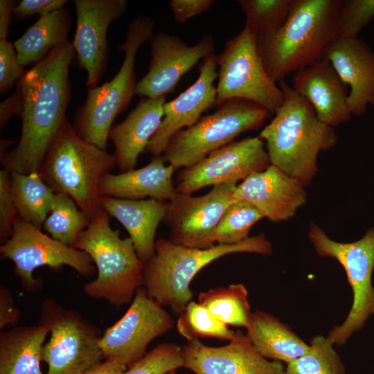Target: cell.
Returning <instances> with one entry per match:
<instances>
[{
  "mask_svg": "<svg viewBox=\"0 0 374 374\" xmlns=\"http://www.w3.org/2000/svg\"><path fill=\"white\" fill-rule=\"evenodd\" d=\"M76 57L69 41L53 48L17 82L24 96L21 134L13 149L12 141L1 140V163L20 174L39 172L44 157L66 118L71 98L69 67Z\"/></svg>",
  "mask_w": 374,
  "mask_h": 374,
  "instance_id": "1",
  "label": "cell"
},
{
  "mask_svg": "<svg viewBox=\"0 0 374 374\" xmlns=\"http://www.w3.org/2000/svg\"><path fill=\"white\" fill-rule=\"evenodd\" d=\"M278 86L283 104L258 136L265 142L270 163L305 186L316 175L318 154L335 146L337 135L285 80Z\"/></svg>",
  "mask_w": 374,
  "mask_h": 374,
  "instance_id": "2",
  "label": "cell"
},
{
  "mask_svg": "<svg viewBox=\"0 0 374 374\" xmlns=\"http://www.w3.org/2000/svg\"><path fill=\"white\" fill-rule=\"evenodd\" d=\"M341 0H295L283 25L258 35L257 48L266 72L276 82L325 57L336 39Z\"/></svg>",
  "mask_w": 374,
  "mask_h": 374,
  "instance_id": "3",
  "label": "cell"
},
{
  "mask_svg": "<svg viewBox=\"0 0 374 374\" xmlns=\"http://www.w3.org/2000/svg\"><path fill=\"white\" fill-rule=\"evenodd\" d=\"M242 252L269 256L272 245L264 234L237 244H217L204 249L186 247L160 238L155 242L154 256L144 263L143 286L149 296L179 315L192 301L190 284L196 274L219 258Z\"/></svg>",
  "mask_w": 374,
  "mask_h": 374,
  "instance_id": "4",
  "label": "cell"
},
{
  "mask_svg": "<svg viewBox=\"0 0 374 374\" xmlns=\"http://www.w3.org/2000/svg\"><path fill=\"white\" fill-rule=\"evenodd\" d=\"M115 166L114 155L82 139L66 118L39 173L55 193L69 195L91 221L104 211L99 186Z\"/></svg>",
  "mask_w": 374,
  "mask_h": 374,
  "instance_id": "5",
  "label": "cell"
},
{
  "mask_svg": "<svg viewBox=\"0 0 374 374\" xmlns=\"http://www.w3.org/2000/svg\"><path fill=\"white\" fill-rule=\"evenodd\" d=\"M73 247L86 252L97 269L96 278L85 284L84 293L120 308L132 301L143 285L144 262L130 237L122 238L112 228L103 211L91 221Z\"/></svg>",
  "mask_w": 374,
  "mask_h": 374,
  "instance_id": "6",
  "label": "cell"
},
{
  "mask_svg": "<svg viewBox=\"0 0 374 374\" xmlns=\"http://www.w3.org/2000/svg\"><path fill=\"white\" fill-rule=\"evenodd\" d=\"M154 29L149 17L138 15L130 24L125 41L123 64L116 75L100 86L87 89L84 103L76 111L73 129L84 141L106 150L109 131L118 115L129 106L136 87L134 64L137 52L150 40Z\"/></svg>",
  "mask_w": 374,
  "mask_h": 374,
  "instance_id": "7",
  "label": "cell"
},
{
  "mask_svg": "<svg viewBox=\"0 0 374 374\" xmlns=\"http://www.w3.org/2000/svg\"><path fill=\"white\" fill-rule=\"evenodd\" d=\"M269 112L244 99H233L193 126L181 130L169 141L163 158L175 170L188 168L213 151L234 141L240 134L258 128Z\"/></svg>",
  "mask_w": 374,
  "mask_h": 374,
  "instance_id": "8",
  "label": "cell"
},
{
  "mask_svg": "<svg viewBox=\"0 0 374 374\" xmlns=\"http://www.w3.org/2000/svg\"><path fill=\"white\" fill-rule=\"evenodd\" d=\"M308 238L318 255L337 260L344 269L353 290V300L345 321L328 333L332 344L344 345L351 335L361 329L374 314V227L359 240L339 242L332 240L319 226L311 223Z\"/></svg>",
  "mask_w": 374,
  "mask_h": 374,
  "instance_id": "9",
  "label": "cell"
},
{
  "mask_svg": "<svg viewBox=\"0 0 374 374\" xmlns=\"http://www.w3.org/2000/svg\"><path fill=\"white\" fill-rule=\"evenodd\" d=\"M257 42L258 35L244 26L215 56L219 66L215 106L244 99L274 114L282 105L283 92L266 72Z\"/></svg>",
  "mask_w": 374,
  "mask_h": 374,
  "instance_id": "10",
  "label": "cell"
},
{
  "mask_svg": "<svg viewBox=\"0 0 374 374\" xmlns=\"http://www.w3.org/2000/svg\"><path fill=\"white\" fill-rule=\"evenodd\" d=\"M39 321L50 328V339L42 349L46 374H82L103 358L99 346L103 334L77 312L46 299Z\"/></svg>",
  "mask_w": 374,
  "mask_h": 374,
  "instance_id": "11",
  "label": "cell"
},
{
  "mask_svg": "<svg viewBox=\"0 0 374 374\" xmlns=\"http://www.w3.org/2000/svg\"><path fill=\"white\" fill-rule=\"evenodd\" d=\"M0 254L1 258L15 264L24 288L29 292L37 290L40 285L33 277V271L40 267L59 270L66 265L87 278L93 276L96 271L86 252L48 236L18 216L13 222L12 235L0 247Z\"/></svg>",
  "mask_w": 374,
  "mask_h": 374,
  "instance_id": "12",
  "label": "cell"
},
{
  "mask_svg": "<svg viewBox=\"0 0 374 374\" xmlns=\"http://www.w3.org/2000/svg\"><path fill=\"white\" fill-rule=\"evenodd\" d=\"M174 325L170 314L141 287L123 316L102 335L103 357L127 366L143 357L150 342Z\"/></svg>",
  "mask_w": 374,
  "mask_h": 374,
  "instance_id": "13",
  "label": "cell"
},
{
  "mask_svg": "<svg viewBox=\"0 0 374 374\" xmlns=\"http://www.w3.org/2000/svg\"><path fill=\"white\" fill-rule=\"evenodd\" d=\"M270 161L264 141L249 137L223 146L177 176V193L192 195L208 186L235 184L266 169Z\"/></svg>",
  "mask_w": 374,
  "mask_h": 374,
  "instance_id": "14",
  "label": "cell"
},
{
  "mask_svg": "<svg viewBox=\"0 0 374 374\" xmlns=\"http://www.w3.org/2000/svg\"><path fill=\"white\" fill-rule=\"evenodd\" d=\"M237 185L213 186L199 197L177 193L168 203L163 222L170 229V240L178 245L204 249L214 244L215 229L234 200Z\"/></svg>",
  "mask_w": 374,
  "mask_h": 374,
  "instance_id": "15",
  "label": "cell"
},
{
  "mask_svg": "<svg viewBox=\"0 0 374 374\" xmlns=\"http://www.w3.org/2000/svg\"><path fill=\"white\" fill-rule=\"evenodd\" d=\"M150 45L149 69L137 82L135 95L157 98L171 93L185 73L213 53L214 39L206 35L190 46L177 35L161 32L152 35Z\"/></svg>",
  "mask_w": 374,
  "mask_h": 374,
  "instance_id": "16",
  "label": "cell"
},
{
  "mask_svg": "<svg viewBox=\"0 0 374 374\" xmlns=\"http://www.w3.org/2000/svg\"><path fill=\"white\" fill-rule=\"evenodd\" d=\"M76 30L72 43L78 66L87 73V89L98 86L104 75L109 51L107 33L109 24L122 17L126 0H75Z\"/></svg>",
  "mask_w": 374,
  "mask_h": 374,
  "instance_id": "17",
  "label": "cell"
},
{
  "mask_svg": "<svg viewBox=\"0 0 374 374\" xmlns=\"http://www.w3.org/2000/svg\"><path fill=\"white\" fill-rule=\"evenodd\" d=\"M182 351L183 367L195 374H285L280 362L261 356L240 330L226 345L213 347L195 340Z\"/></svg>",
  "mask_w": 374,
  "mask_h": 374,
  "instance_id": "18",
  "label": "cell"
},
{
  "mask_svg": "<svg viewBox=\"0 0 374 374\" xmlns=\"http://www.w3.org/2000/svg\"><path fill=\"white\" fill-rule=\"evenodd\" d=\"M215 56L213 53L203 60L195 82L177 98L164 104L161 123L146 149L154 157L163 154L175 134L184 127L193 126L204 112L215 106L217 90L214 82L217 78Z\"/></svg>",
  "mask_w": 374,
  "mask_h": 374,
  "instance_id": "19",
  "label": "cell"
},
{
  "mask_svg": "<svg viewBox=\"0 0 374 374\" xmlns=\"http://www.w3.org/2000/svg\"><path fill=\"white\" fill-rule=\"evenodd\" d=\"M304 187L297 180L270 164L237 185L233 198L255 207L271 222L292 217L307 200Z\"/></svg>",
  "mask_w": 374,
  "mask_h": 374,
  "instance_id": "20",
  "label": "cell"
},
{
  "mask_svg": "<svg viewBox=\"0 0 374 374\" xmlns=\"http://www.w3.org/2000/svg\"><path fill=\"white\" fill-rule=\"evenodd\" d=\"M291 87L312 105L322 123L334 127L350 119L348 86L325 57L295 72Z\"/></svg>",
  "mask_w": 374,
  "mask_h": 374,
  "instance_id": "21",
  "label": "cell"
},
{
  "mask_svg": "<svg viewBox=\"0 0 374 374\" xmlns=\"http://www.w3.org/2000/svg\"><path fill=\"white\" fill-rule=\"evenodd\" d=\"M325 57L350 87L348 104L351 115L361 116L368 105L374 107V52L358 37L336 39Z\"/></svg>",
  "mask_w": 374,
  "mask_h": 374,
  "instance_id": "22",
  "label": "cell"
},
{
  "mask_svg": "<svg viewBox=\"0 0 374 374\" xmlns=\"http://www.w3.org/2000/svg\"><path fill=\"white\" fill-rule=\"evenodd\" d=\"M166 99L143 98L123 122L112 127L108 139L114 145L112 154L120 172L134 169L146 150L161 123Z\"/></svg>",
  "mask_w": 374,
  "mask_h": 374,
  "instance_id": "23",
  "label": "cell"
},
{
  "mask_svg": "<svg viewBox=\"0 0 374 374\" xmlns=\"http://www.w3.org/2000/svg\"><path fill=\"white\" fill-rule=\"evenodd\" d=\"M165 163L162 155L155 156L141 168L116 175L109 173L101 181L99 193L101 196L134 200L148 197L170 201L177 193L172 181L176 170Z\"/></svg>",
  "mask_w": 374,
  "mask_h": 374,
  "instance_id": "24",
  "label": "cell"
},
{
  "mask_svg": "<svg viewBox=\"0 0 374 374\" xmlns=\"http://www.w3.org/2000/svg\"><path fill=\"white\" fill-rule=\"evenodd\" d=\"M103 209L127 230L140 259L145 263L154 254L157 229L163 221L168 203L155 199H127L100 197Z\"/></svg>",
  "mask_w": 374,
  "mask_h": 374,
  "instance_id": "25",
  "label": "cell"
},
{
  "mask_svg": "<svg viewBox=\"0 0 374 374\" xmlns=\"http://www.w3.org/2000/svg\"><path fill=\"white\" fill-rule=\"evenodd\" d=\"M50 328L44 322L0 333V374H43L42 349Z\"/></svg>",
  "mask_w": 374,
  "mask_h": 374,
  "instance_id": "26",
  "label": "cell"
},
{
  "mask_svg": "<svg viewBox=\"0 0 374 374\" xmlns=\"http://www.w3.org/2000/svg\"><path fill=\"white\" fill-rule=\"evenodd\" d=\"M245 334L255 350L263 357L289 364L310 348L289 326L273 315L252 312Z\"/></svg>",
  "mask_w": 374,
  "mask_h": 374,
  "instance_id": "27",
  "label": "cell"
},
{
  "mask_svg": "<svg viewBox=\"0 0 374 374\" xmlns=\"http://www.w3.org/2000/svg\"><path fill=\"white\" fill-rule=\"evenodd\" d=\"M71 23L69 10L64 7L39 17L13 42L20 64L24 67L36 64L53 48L67 42Z\"/></svg>",
  "mask_w": 374,
  "mask_h": 374,
  "instance_id": "28",
  "label": "cell"
},
{
  "mask_svg": "<svg viewBox=\"0 0 374 374\" xmlns=\"http://www.w3.org/2000/svg\"><path fill=\"white\" fill-rule=\"evenodd\" d=\"M11 186L17 216L42 229L51 211L55 191L43 181L39 172H12Z\"/></svg>",
  "mask_w": 374,
  "mask_h": 374,
  "instance_id": "29",
  "label": "cell"
},
{
  "mask_svg": "<svg viewBox=\"0 0 374 374\" xmlns=\"http://www.w3.org/2000/svg\"><path fill=\"white\" fill-rule=\"evenodd\" d=\"M198 303L228 326L247 328L252 312L248 291L241 283L201 292Z\"/></svg>",
  "mask_w": 374,
  "mask_h": 374,
  "instance_id": "30",
  "label": "cell"
},
{
  "mask_svg": "<svg viewBox=\"0 0 374 374\" xmlns=\"http://www.w3.org/2000/svg\"><path fill=\"white\" fill-rule=\"evenodd\" d=\"M91 221L68 195L55 193L43 227L52 238L73 247Z\"/></svg>",
  "mask_w": 374,
  "mask_h": 374,
  "instance_id": "31",
  "label": "cell"
},
{
  "mask_svg": "<svg viewBox=\"0 0 374 374\" xmlns=\"http://www.w3.org/2000/svg\"><path fill=\"white\" fill-rule=\"evenodd\" d=\"M176 327L188 341L204 338L231 341L236 334L206 308L193 300L179 315Z\"/></svg>",
  "mask_w": 374,
  "mask_h": 374,
  "instance_id": "32",
  "label": "cell"
},
{
  "mask_svg": "<svg viewBox=\"0 0 374 374\" xmlns=\"http://www.w3.org/2000/svg\"><path fill=\"white\" fill-rule=\"evenodd\" d=\"M327 337H313L309 350L287 364L285 374H346L345 366Z\"/></svg>",
  "mask_w": 374,
  "mask_h": 374,
  "instance_id": "33",
  "label": "cell"
},
{
  "mask_svg": "<svg viewBox=\"0 0 374 374\" xmlns=\"http://www.w3.org/2000/svg\"><path fill=\"white\" fill-rule=\"evenodd\" d=\"M295 0H239L245 27L257 35L271 33L288 18Z\"/></svg>",
  "mask_w": 374,
  "mask_h": 374,
  "instance_id": "34",
  "label": "cell"
},
{
  "mask_svg": "<svg viewBox=\"0 0 374 374\" xmlns=\"http://www.w3.org/2000/svg\"><path fill=\"white\" fill-rule=\"evenodd\" d=\"M263 218L250 204L235 199L224 213L214 233V242L233 244L248 238L251 228Z\"/></svg>",
  "mask_w": 374,
  "mask_h": 374,
  "instance_id": "35",
  "label": "cell"
},
{
  "mask_svg": "<svg viewBox=\"0 0 374 374\" xmlns=\"http://www.w3.org/2000/svg\"><path fill=\"white\" fill-rule=\"evenodd\" d=\"M183 365L182 347L165 342L127 366L128 369L123 374H168Z\"/></svg>",
  "mask_w": 374,
  "mask_h": 374,
  "instance_id": "36",
  "label": "cell"
},
{
  "mask_svg": "<svg viewBox=\"0 0 374 374\" xmlns=\"http://www.w3.org/2000/svg\"><path fill=\"white\" fill-rule=\"evenodd\" d=\"M374 19V0H341L336 19V39L357 37Z\"/></svg>",
  "mask_w": 374,
  "mask_h": 374,
  "instance_id": "37",
  "label": "cell"
},
{
  "mask_svg": "<svg viewBox=\"0 0 374 374\" xmlns=\"http://www.w3.org/2000/svg\"><path fill=\"white\" fill-rule=\"evenodd\" d=\"M26 72L19 62L13 42L0 40V93L12 89Z\"/></svg>",
  "mask_w": 374,
  "mask_h": 374,
  "instance_id": "38",
  "label": "cell"
},
{
  "mask_svg": "<svg viewBox=\"0 0 374 374\" xmlns=\"http://www.w3.org/2000/svg\"><path fill=\"white\" fill-rule=\"evenodd\" d=\"M17 216L11 186V172L0 170V242L7 241L12 233L13 222Z\"/></svg>",
  "mask_w": 374,
  "mask_h": 374,
  "instance_id": "39",
  "label": "cell"
},
{
  "mask_svg": "<svg viewBox=\"0 0 374 374\" xmlns=\"http://www.w3.org/2000/svg\"><path fill=\"white\" fill-rule=\"evenodd\" d=\"M66 2V0H22L15 7L12 15L17 20L35 15L42 17L63 8Z\"/></svg>",
  "mask_w": 374,
  "mask_h": 374,
  "instance_id": "40",
  "label": "cell"
},
{
  "mask_svg": "<svg viewBox=\"0 0 374 374\" xmlns=\"http://www.w3.org/2000/svg\"><path fill=\"white\" fill-rule=\"evenodd\" d=\"M215 3L213 0H170L169 6L175 20L183 24L190 18L208 11Z\"/></svg>",
  "mask_w": 374,
  "mask_h": 374,
  "instance_id": "41",
  "label": "cell"
},
{
  "mask_svg": "<svg viewBox=\"0 0 374 374\" xmlns=\"http://www.w3.org/2000/svg\"><path fill=\"white\" fill-rule=\"evenodd\" d=\"M20 319V312L15 306L9 289L0 288V328L6 326H15Z\"/></svg>",
  "mask_w": 374,
  "mask_h": 374,
  "instance_id": "42",
  "label": "cell"
},
{
  "mask_svg": "<svg viewBox=\"0 0 374 374\" xmlns=\"http://www.w3.org/2000/svg\"><path fill=\"white\" fill-rule=\"evenodd\" d=\"M24 109L21 89L17 84L15 92L0 103V129L14 116H20Z\"/></svg>",
  "mask_w": 374,
  "mask_h": 374,
  "instance_id": "43",
  "label": "cell"
},
{
  "mask_svg": "<svg viewBox=\"0 0 374 374\" xmlns=\"http://www.w3.org/2000/svg\"><path fill=\"white\" fill-rule=\"evenodd\" d=\"M16 6L12 0L0 1V40L7 39L11 15Z\"/></svg>",
  "mask_w": 374,
  "mask_h": 374,
  "instance_id": "44",
  "label": "cell"
},
{
  "mask_svg": "<svg viewBox=\"0 0 374 374\" xmlns=\"http://www.w3.org/2000/svg\"><path fill=\"white\" fill-rule=\"evenodd\" d=\"M127 366L115 361L106 359L95 365L82 374H123Z\"/></svg>",
  "mask_w": 374,
  "mask_h": 374,
  "instance_id": "45",
  "label": "cell"
},
{
  "mask_svg": "<svg viewBox=\"0 0 374 374\" xmlns=\"http://www.w3.org/2000/svg\"><path fill=\"white\" fill-rule=\"evenodd\" d=\"M168 374H176V370L170 371Z\"/></svg>",
  "mask_w": 374,
  "mask_h": 374,
  "instance_id": "46",
  "label": "cell"
}]
</instances>
